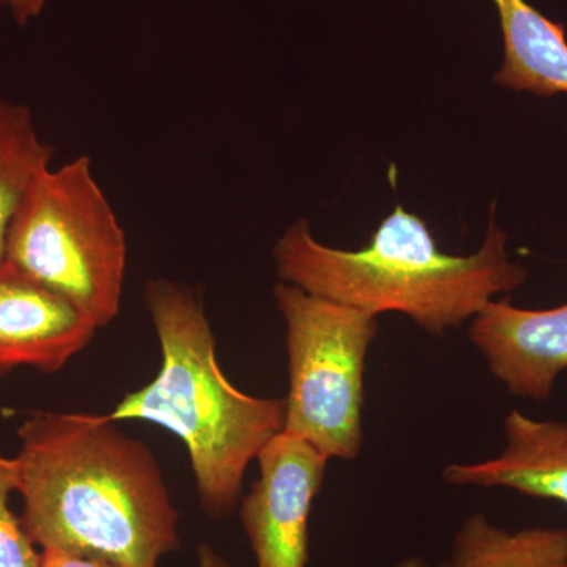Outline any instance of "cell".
I'll return each mask as SVG.
<instances>
[{"label":"cell","mask_w":567,"mask_h":567,"mask_svg":"<svg viewBox=\"0 0 567 567\" xmlns=\"http://www.w3.org/2000/svg\"><path fill=\"white\" fill-rule=\"evenodd\" d=\"M18 435L21 522L41 550L158 567L181 547V514L151 447L110 416L37 412Z\"/></svg>","instance_id":"cell-1"},{"label":"cell","mask_w":567,"mask_h":567,"mask_svg":"<svg viewBox=\"0 0 567 567\" xmlns=\"http://www.w3.org/2000/svg\"><path fill=\"white\" fill-rule=\"evenodd\" d=\"M506 245L491 215L483 246L453 256L439 248L423 218L395 205L358 251L320 244L300 219L287 227L274 256L281 282L374 317L401 312L425 333L442 336L527 281V268L511 259Z\"/></svg>","instance_id":"cell-2"},{"label":"cell","mask_w":567,"mask_h":567,"mask_svg":"<svg viewBox=\"0 0 567 567\" xmlns=\"http://www.w3.org/2000/svg\"><path fill=\"white\" fill-rule=\"evenodd\" d=\"M144 297L162 369L107 416L147 421L177 435L188 450L200 507L219 520L234 513L246 468L284 431L286 399L246 394L223 374L203 298L193 287L151 279Z\"/></svg>","instance_id":"cell-3"},{"label":"cell","mask_w":567,"mask_h":567,"mask_svg":"<svg viewBox=\"0 0 567 567\" xmlns=\"http://www.w3.org/2000/svg\"><path fill=\"white\" fill-rule=\"evenodd\" d=\"M126 256L122 224L85 155L37 175L3 249L7 260L63 295L96 328L121 312Z\"/></svg>","instance_id":"cell-4"},{"label":"cell","mask_w":567,"mask_h":567,"mask_svg":"<svg viewBox=\"0 0 567 567\" xmlns=\"http://www.w3.org/2000/svg\"><path fill=\"white\" fill-rule=\"evenodd\" d=\"M289 394L284 432L327 458L354 461L363 447L364 372L379 333L374 316L279 282Z\"/></svg>","instance_id":"cell-5"},{"label":"cell","mask_w":567,"mask_h":567,"mask_svg":"<svg viewBox=\"0 0 567 567\" xmlns=\"http://www.w3.org/2000/svg\"><path fill=\"white\" fill-rule=\"evenodd\" d=\"M256 461L259 477L240 506L256 567H306L309 516L330 458L282 431L262 447Z\"/></svg>","instance_id":"cell-6"},{"label":"cell","mask_w":567,"mask_h":567,"mask_svg":"<svg viewBox=\"0 0 567 567\" xmlns=\"http://www.w3.org/2000/svg\"><path fill=\"white\" fill-rule=\"evenodd\" d=\"M491 374L517 398L546 401L567 369V303L551 309L491 301L468 327Z\"/></svg>","instance_id":"cell-7"},{"label":"cell","mask_w":567,"mask_h":567,"mask_svg":"<svg viewBox=\"0 0 567 567\" xmlns=\"http://www.w3.org/2000/svg\"><path fill=\"white\" fill-rule=\"evenodd\" d=\"M96 330L63 295L0 259V371L18 365L59 371Z\"/></svg>","instance_id":"cell-8"},{"label":"cell","mask_w":567,"mask_h":567,"mask_svg":"<svg viewBox=\"0 0 567 567\" xmlns=\"http://www.w3.org/2000/svg\"><path fill=\"white\" fill-rule=\"evenodd\" d=\"M505 445L477 464H451L443 481L457 487L509 488L567 506V423L513 410L503 423Z\"/></svg>","instance_id":"cell-9"},{"label":"cell","mask_w":567,"mask_h":567,"mask_svg":"<svg viewBox=\"0 0 567 567\" xmlns=\"http://www.w3.org/2000/svg\"><path fill=\"white\" fill-rule=\"evenodd\" d=\"M498 10L505 58L495 82L539 96L567 93V40L563 24L525 0H492Z\"/></svg>","instance_id":"cell-10"},{"label":"cell","mask_w":567,"mask_h":567,"mask_svg":"<svg viewBox=\"0 0 567 567\" xmlns=\"http://www.w3.org/2000/svg\"><path fill=\"white\" fill-rule=\"evenodd\" d=\"M440 567H567V528L506 529L475 513L454 533Z\"/></svg>","instance_id":"cell-11"},{"label":"cell","mask_w":567,"mask_h":567,"mask_svg":"<svg viewBox=\"0 0 567 567\" xmlns=\"http://www.w3.org/2000/svg\"><path fill=\"white\" fill-rule=\"evenodd\" d=\"M52 156L54 147L41 137L31 107L0 99V259L22 196L51 167Z\"/></svg>","instance_id":"cell-12"},{"label":"cell","mask_w":567,"mask_h":567,"mask_svg":"<svg viewBox=\"0 0 567 567\" xmlns=\"http://www.w3.org/2000/svg\"><path fill=\"white\" fill-rule=\"evenodd\" d=\"M18 492L17 458L0 454V567H40L41 551L10 507Z\"/></svg>","instance_id":"cell-13"},{"label":"cell","mask_w":567,"mask_h":567,"mask_svg":"<svg viewBox=\"0 0 567 567\" xmlns=\"http://www.w3.org/2000/svg\"><path fill=\"white\" fill-rule=\"evenodd\" d=\"M40 567H121L100 559L76 557L59 550H41Z\"/></svg>","instance_id":"cell-14"},{"label":"cell","mask_w":567,"mask_h":567,"mask_svg":"<svg viewBox=\"0 0 567 567\" xmlns=\"http://www.w3.org/2000/svg\"><path fill=\"white\" fill-rule=\"evenodd\" d=\"M50 0H6L14 21L20 25L29 24L35 18H39L47 9Z\"/></svg>","instance_id":"cell-15"},{"label":"cell","mask_w":567,"mask_h":567,"mask_svg":"<svg viewBox=\"0 0 567 567\" xmlns=\"http://www.w3.org/2000/svg\"><path fill=\"white\" fill-rule=\"evenodd\" d=\"M197 561H199V567H229V565L216 554L215 548L208 546V544H199V546H197Z\"/></svg>","instance_id":"cell-16"},{"label":"cell","mask_w":567,"mask_h":567,"mask_svg":"<svg viewBox=\"0 0 567 567\" xmlns=\"http://www.w3.org/2000/svg\"><path fill=\"white\" fill-rule=\"evenodd\" d=\"M391 567H434L431 563L425 561L420 555H410V557L401 558Z\"/></svg>","instance_id":"cell-17"},{"label":"cell","mask_w":567,"mask_h":567,"mask_svg":"<svg viewBox=\"0 0 567 567\" xmlns=\"http://www.w3.org/2000/svg\"><path fill=\"white\" fill-rule=\"evenodd\" d=\"M0 3H6V0H0Z\"/></svg>","instance_id":"cell-18"}]
</instances>
